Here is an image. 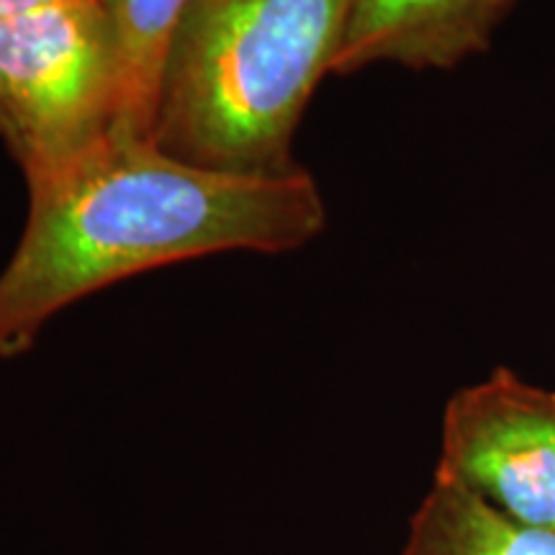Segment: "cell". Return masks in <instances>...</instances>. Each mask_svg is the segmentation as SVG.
<instances>
[{
    "label": "cell",
    "mask_w": 555,
    "mask_h": 555,
    "mask_svg": "<svg viewBox=\"0 0 555 555\" xmlns=\"http://www.w3.org/2000/svg\"><path fill=\"white\" fill-rule=\"evenodd\" d=\"M26 185L24 232L0 270V360L26 356L60 311L124 278L232 249L288 253L327 224L322 191L298 165L208 170L114 129Z\"/></svg>",
    "instance_id": "obj_1"
},
{
    "label": "cell",
    "mask_w": 555,
    "mask_h": 555,
    "mask_svg": "<svg viewBox=\"0 0 555 555\" xmlns=\"http://www.w3.org/2000/svg\"><path fill=\"white\" fill-rule=\"evenodd\" d=\"M356 0H193L168 52L152 139L198 168L294 170L291 142L332 75Z\"/></svg>",
    "instance_id": "obj_2"
},
{
    "label": "cell",
    "mask_w": 555,
    "mask_h": 555,
    "mask_svg": "<svg viewBox=\"0 0 555 555\" xmlns=\"http://www.w3.org/2000/svg\"><path fill=\"white\" fill-rule=\"evenodd\" d=\"M119 57L99 0L0 21V114L24 176L52 170L116 124Z\"/></svg>",
    "instance_id": "obj_3"
},
{
    "label": "cell",
    "mask_w": 555,
    "mask_h": 555,
    "mask_svg": "<svg viewBox=\"0 0 555 555\" xmlns=\"http://www.w3.org/2000/svg\"><path fill=\"white\" fill-rule=\"evenodd\" d=\"M437 470L502 515L555 530V391L499 367L442 414Z\"/></svg>",
    "instance_id": "obj_4"
},
{
    "label": "cell",
    "mask_w": 555,
    "mask_h": 555,
    "mask_svg": "<svg viewBox=\"0 0 555 555\" xmlns=\"http://www.w3.org/2000/svg\"><path fill=\"white\" fill-rule=\"evenodd\" d=\"M517 0H356L332 75L450 69L481 54Z\"/></svg>",
    "instance_id": "obj_5"
},
{
    "label": "cell",
    "mask_w": 555,
    "mask_h": 555,
    "mask_svg": "<svg viewBox=\"0 0 555 555\" xmlns=\"http://www.w3.org/2000/svg\"><path fill=\"white\" fill-rule=\"evenodd\" d=\"M404 555H555V530L517 522L435 470L409 522Z\"/></svg>",
    "instance_id": "obj_6"
},
{
    "label": "cell",
    "mask_w": 555,
    "mask_h": 555,
    "mask_svg": "<svg viewBox=\"0 0 555 555\" xmlns=\"http://www.w3.org/2000/svg\"><path fill=\"white\" fill-rule=\"evenodd\" d=\"M119 57L114 131L152 139L159 88L176 31L193 0H99Z\"/></svg>",
    "instance_id": "obj_7"
},
{
    "label": "cell",
    "mask_w": 555,
    "mask_h": 555,
    "mask_svg": "<svg viewBox=\"0 0 555 555\" xmlns=\"http://www.w3.org/2000/svg\"><path fill=\"white\" fill-rule=\"evenodd\" d=\"M50 3H57V0H0V21L21 16V13L44 9V5H50Z\"/></svg>",
    "instance_id": "obj_8"
},
{
    "label": "cell",
    "mask_w": 555,
    "mask_h": 555,
    "mask_svg": "<svg viewBox=\"0 0 555 555\" xmlns=\"http://www.w3.org/2000/svg\"><path fill=\"white\" fill-rule=\"evenodd\" d=\"M0 139H5V121H3V114H0Z\"/></svg>",
    "instance_id": "obj_9"
}]
</instances>
